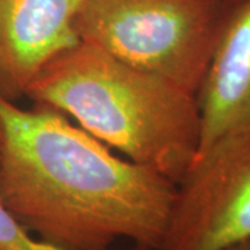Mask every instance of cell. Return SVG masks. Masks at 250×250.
<instances>
[{"instance_id": "cell-3", "label": "cell", "mask_w": 250, "mask_h": 250, "mask_svg": "<svg viewBox=\"0 0 250 250\" xmlns=\"http://www.w3.org/2000/svg\"><path fill=\"white\" fill-rule=\"evenodd\" d=\"M224 0H82L81 42L197 93L221 32Z\"/></svg>"}, {"instance_id": "cell-4", "label": "cell", "mask_w": 250, "mask_h": 250, "mask_svg": "<svg viewBox=\"0 0 250 250\" xmlns=\"http://www.w3.org/2000/svg\"><path fill=\"white\" fill-rule=\"evenodd\" d=\"M250 239V124L197 154L177 184L160 250H221Z\"/></svg>"}, {"instance_id": "cell-8", "label": "cell", "mask_w": 250, "mask_h": 250, "mask_svg": "<svg viewBox=\"0 0 250 250\" xmlns=\"http://www.w3.org/2000/svg\"><path fill=\"white\" fill-rule=\"evenodd\" d=\"M221 250H250V239L238 242V243L231 245V246H228V248H224V249Z\"/></svg>"}, {"instance_id": "cell-7", "label": "cell", "mask_w": 250, "mask_h": 250, "mask_svg": "<svg viewBox=\"0 0 250 250\" xmlns=\"http://www.w3.org/2000/svg\"><path fill=\"white\" fill-rule=\"evenodd\" d=\"M0 250H62L38 239L0 202ZM128 250H149L135 246Z\"/></svg>"}, {"instance_id": "cell-9", "label": "cell", "mask_w": 250, "mask_h": 250, "mask_svg": "<svg viewBox=\"0 0 250 250\" xmlns=\"http://www.w3.org/2000/svg\"><path fill=\"white\" fill-rule=\"evenodd\" d=\"M224 1H227V3H229V1H235V0H224Z\"/></svg>"}, {"instance_id": "cell-1", "label": "cell", "mask_w": 250, "mask_h": 250, "mask_svg": "<svg viewBox=\"0 0 250 250\" xmlns=\"http://www.w3.org/2000/svg\"><path fill=\"white\" fill-rule=\"evenodd\" d=\"M177 184L110 152L59 110L0 98V202L38 239L108 250L118 239L160 250Z\"/></svg>"}, {"instance_id": "cell-5", "label": "cell", "mask_w": 250, "mask_h": 250, "mask_svg": "<svg viewBox=\"0 0 250 250\" xmlns=\"http://www.w3.org/2000/svg\"><path fill=\"white\" fill-rule=\"evenodd\" d=\"M82 0H0V98H25L49 62L81 39Z\"/></svg>"}, {"instance_id": "cell-2", "label": "cell", "mask_w": 250, "mask_h": 250, "mask_svg": "<svg viewBox=\"0 0 250 250\" xmlns=\"http://www.w3.org/2000/svg\"><path fill=\"white\" fill-rule=\"evenodd\" d=\"M83 131L178 184L199 147L195 93L80 42L46 65L25 92Z\"/></svg>"}, {"instance_id": "cell-6", "label": "cell", "mask_w": 250, "mask_h": 250, "mask_svg": "<svg viewBox=\"0 0 250 250\" xmlns=\"http://www.w3.org/2000/svg\"><path fill=\"white\" fill-rule=\"evenodd\" d=\"M196 99L200 118L196 156L250 124V0L228 3Z\"/></svg>"}]
</instances>
